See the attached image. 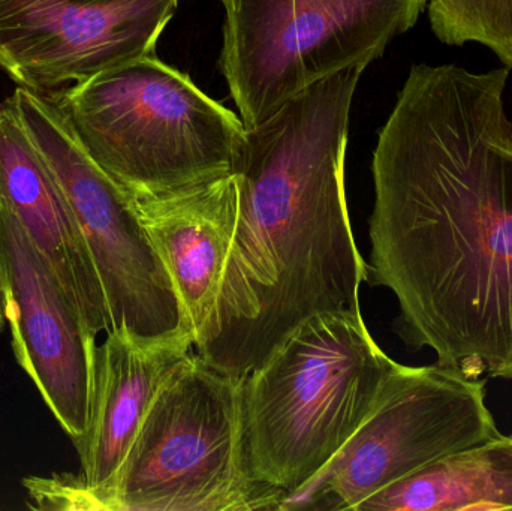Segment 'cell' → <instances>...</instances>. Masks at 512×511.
Wrapping results in <instances>:
<instances>
[{"label": "cell", "mask_w": 512, "mask_h": 511, "mask_svg": "<svg viewBox=\"0 0 512 511\" xmlns=\"http://www.w3.org/2000/svg\"><path fill=\"white\" fill-rule=\"evenodd\" d=\"M508 75L412 66L373 153L367 282L409 348L469 378L512 380Z\"/></svg>", "instance_id": "1"}, {"label": "cell", "mask_w": 512, "mask_h": 511, "mask_svg": "<svg viewBox=\"0 0 512 511\" xmlns=\"http://www.w3.org/2000/svg\"><path fill=\"white\" fill-rule=\"evenodd\" d=\"M366 66L343 69L246 129L234 165L239 218L215 306L194 347L245 378L313 315L360 309L367 263L345 191L355 89Z\"/></svg>", "instance_id": "2"}, {"label": "cell", "mask_w": 512, "mask_h": 511, "mask_svg": "<svg viewBox=\"0 0 512 511\" xmlns=\"http://www.w3.org/2000/svg\"><path fill=\"white\" fill-rule=\"evenodd\" d=\"M399 368L370 335L361 309L304 321L243 383L252 479L286 497L303 489L363 425Z\"/></svg>", "instance_id": "3"}, {"label": "cell", "mask_w": 512, "mask_h": 511, "mask_svg": "<svg viewBox=\"0 0 512 511\" xmlns=\"http://www.w3.org/2000/svg\"><path fill=\"white\" fill-rule=\"evenodd\" d=\"M60 102L89 155L129 195L227 176L245 146L242 119L155 53L66 87Z\"/></svg>", "instance_id": "4"}, {"label": "cell", "mask_w": 512, "mask_h": 511, "mask_svg": "<svg viewBox=\"0 0 512 511\" xmlns=\"http://www.w3.org/2000/svg\"><path fill=\"white\" fill-rule=\"evenodd\" d=\"M243 383L186 356L159 389L105 511L280 510L285 492L246 465Z\"/></svg>", "instance_id": "5"}, {"label": "cell", "mask_w": 512, "mask_h": 511, "mask_svg": "<svg viewBox=\"0 0 512 511\" xmlns=\"http://www.w3.org/2000/svg\"><path fill=\"white\" fill-rule=\"evenodd\" d=\"M219 68L246 129L313 84L369 66L408 32L427 0H219Z\"/></svg>", "instance_id": "6"}, {"label": "cell", "mask_w": 512, "mask_h": 511, "mask_svg": "<svg viewBox=\"0 0 512 511\" xmlns=\"http://www.w3.org/2000/svg\"><path fill=\"white\" fill-rule=\"evenodd\" d=\"M6 102L71 207L101 279L110 330L126 327L141 336L189 332L176 288L134 200L89 155L60 99L18 86Z\"/></svg>", "instance_id": "7"}, {"label": "cell", "mask_w": 512, "mask_h": 511, "mask_svg": "<svg viewBox=\"0 0 512 511\" xmlns=\"http://www.w3.org/2000/svg\"><path fill=\"white\" fill-rule=\"evenodd\" d=\"M486 381L435 365H400L363 425L280 510H355L451 453L501 437Z\"/></svg>", "instance_id": "8"}, {"label": "cell", "mask_w": 512, "mask_h": 511, "mask_svg": "<svg viewBox=\"0 0 512 511\" xmlns=\"http://www.w3.org/2000/svg\"><path fill=\"white\" fill-rule=\"evenodd\" d=\"M179 0H0V66L48 93L155 53Z\"/></svg>", "instance_id": "9"}, {"label": "cell", "mask_w": 512, "mask_h": 511, "mask_svg": "<svg viewBox=\"0 0 512 511\" xmlns=\"http://www.w3.org/2000/svg\"><path fill=\"white\" fill-rule=\"evenodd\" d=\"M0 299L12 350L72 443L89 423L96 336L18 222L0 206Z\"/></svg>", "instance_id": "10"}, {"label": "cell", "mask_w": 512, "mask_h": 511, "mask_svg": "<svg viewBox=\"0 0 512 511\" xmlns=\"http://www.w3.org/2000/svg\"><path fill=\"white\" fill-rule=\"evenodd\" d=\"M194 336L182 332L141 336L126 327L107 332L96 348L89 423L74 441L81 476L92 495V511H105V495L137 438L170 372L191 354Z\"/></svg>", "instance_id": "11"}, {"label": "cell", "mask_w": 512, "mask_h": 511, "mask_svg": "<svg viewBox=\"0 0 512 511\" xmlns=\"http://www.w3.org/2000/svg\"><path fill=\"white\" fill-rule=\"evenodd\" d=\"M0 206L23 228L62 282L87 329L110 330L101 279L71 207L8 102L0 105Z\"/></svg>", "instance_id": "12"}, {"label": "cell", "mask_w": 512, "mask_h": 511, "mask_svg": "<svg viewBox=\"0 0 512 511\" xmlns=\"http://www.w3.org/2000/svg\"><path fill=\"white\" fill-rule=\"evenodd\" d=\"M195 336L215 306L239 218L234 173L162 194L131 195Z\"/></svg>", "instance_id": "13"}, {"label": "cell", "mask_w": 512, "mask_h": 511, "mask_svg": "<svg viewBox=\"0 0 512 511\" xmlns=\"http://www.w3.org/2000/svg\"><path fill=\"white\" fill-rule=\"evenodd\" d=\"M512 510V435L451 453L387 486L354 511Z\"/></svg>", "instance_id": "14"}, {"label": "cell", "mask_w": 512, "mask_h": 511, "mask_svg": "<svg viewBox=\"0 0 512 511\" xmlns=\"http://www.w3.org/2000/svg\"><path fill=\"white\" fill-rule=\"evenodd\" d=\"M433 32L445 44L480 42L512 68V0H427Z\"/></svg>", "instance_id": "15"}, {"label": "cell", "mask_w": 512, "mask_h": 511, "mask_svg": "<svg viewBox=\"0 0 512 511\" xmlns=\"http://www.w3.org/2000/svg\"><path fill=\"white\" fill-rule=\"evenodd\" d=\"M5 323H6V318H5V314H3L2 299H0V333H2L3 329H5Z\"/></svg>", "instance_id": "16"}]
</instances>
